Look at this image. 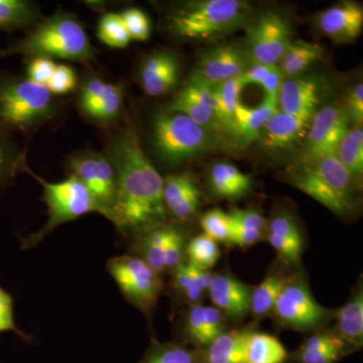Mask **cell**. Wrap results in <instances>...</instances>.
<instances>
[{
  "mask_svg": "<svg viewBox=\"0 0 363 363\" xmlns=\"http://www.w3.org/2000/svg\"><path fill=\"white\" fill-rule=\"evenodd\" d=\"M97 35L105 45L118 49L128 47L131 40L119 13L104 14L98 23Z\"/></svg>",
  "mask_w": 363,
  "mask_h": 363,
  "instance_id": "b9f144b4",
  "label": "cell"
},
{
  "mask_svg": "<svg viewBox=\"0 0 363 363\" xmlns=\"http://www.w3.org/2000/svg\"><path fill=\"white\" fill-rule=\"evenodd\" d=\"M152 143L157 156L169 167L204 154L214 145L213 136L179 112H159L152 121Z\"/></svg>",
  "mask_w": 363,
  "mask_h": 363,
  "instance_id": "5b68a950",
  "label": "cell"
},
{
  "mask_svg": "<svg viewBox=\"0 0 363 363\" xmlns=\"http://www.w3.org/2000/svg\"><path fill=\"white\" fill-rule=\"evenodd\" d=\"M6 331H13L26 338V334L18 328L14 322L13 298L0 288V332Z\"/></svg>",
  "mask_w": 363,
  "mask_h": 363,
  "instance_id": "7dc6e473",
  "label": "cell"
},
{
  "mask_svg": "<svg viewBox=\"0 0 363 363\" xmlns=\"http://www.w3.org/2000/svg\"><path fill=\"white\" fill-rule=\"evenodd\" d=\"M278 111V98L266 96L264 102L255 108L240 104L235 113L236 138L245 145L259 140L262 128Z\"/></svg>",
  "mask_w": 363,
  "mask_h": 363,
  "instance_id": "f546056e",
  "label": "cell"
},
{
  "mask_svg": "<svg viewBox=\"0 0 363 363\" xmlns=\"http://www.w3.org/2000/svg\"><path fill=\"white\" fill-rule=\"evenodd\" d=\"M336 333L350 344L354 350L363 344V288L362 281H358L357 289L343 307L335 310Z\"/></svg>",
  "mask_w": 363,
  "mask_h": 363,
  "instance_id": "83f0119b",
  "label": "cell"
},
{
  "mask_svg": "<svg viewBox=\"0 0 363 363\" xmlns=\"http://www.w3.org/2000/svg\"><path fill=\"white\" fill-rule=\"evenodd\" d=\"M353 350L333 329L322 328L312 332L298 350L289 355L288 360L296 363H336Z\"/></svg>",
  "mask_w": 363,
  "mask_h": 363,
  "instance_id": "cb8c5ba5",
  "label": "cell"
},
{
  "mask_svg": "<svg viewBox=\"0 0 363 363\" xmlns=\"http://www.w3.org/2000/svg\"><path fill=\"white\" fill-rule=\"evenodd\" d=\"M318 28L336 43L357 40L363 28V9L353 1H342L325 9L317 18Z\"/></svg>",
  "mask_w": 363,
  "mask_h": 363,
  "instance_id": "7402d4cb",
  "label": "cell"
},
{
  "mask_svg": "<svg viewBox=\"0 0 363 363\" xmlns=\"http://www.w3.org/2000/svg\"><path fill=\"white\" fill-rule=\"evenodd\" d=\"M245 87L241 78L231 79L213 86V104L218 131L236 138L235 113Z\"/></svg>",
  "mask_w": 363,
  "mask_h": 363,
  "instance_id": "4dcf8cb0",
  "label": "cell"
},
{
  "mask_svg": "<svg viewBox=\"0 0 363 363\" xmlns=\"http://www.w3.org/2000/svg\"><path fill=\"white\" fill-rule=\"evenodd\" d=\"M25 172L30 173L44 189V201L49 211V219L40 230L21 240V247L23 250L38 247L57 227L66 222L75 220L78 217L90 212L100 214L99 208L89 191L75 176L71 175L66 180L58 183H49L35 175L28 166L26 167Z\"/></svg>",
  "mask_w": 363,
  "mask_h": 363,
  "instance_id": "8992f818",
  "label": "cell"
},
{
  "mask_svg": "<svg viewBox=\"0 0 363 363\" xmlns=\"http://www.w3.org/2000/svg\"><path fill=\"white\" fill-rule=\"evenodd\" d=\"M292 42V26L274 11L259 14L247 25V52L250 63L278 65Z\"/></svg>",
  "mask_w": 363,
  "mask_h": 363,
  "instance_id": "30bf717a",
  "label": "cell"
},
{
  "mask_svg": "<svg viewBox=\"0 0 363 363\" xmlns=\"http://www.w3.org/2000/svg\"><path fill=\"white\" fill-rule=\"evenodd\" d=\"M253 286L228 272L213 274L207 296L227 321L241 323L250 314Z\"/></svg>",
  "mask_w": 363,
  "mask_h": 363,
  "instance_id": "2e32d148",
  "label": "cell"
},
{
  "mask_svg": "<svg viewBox=\"0 0 363 363\" xmlns=\"http://www.w3.org/2000/svg\"><path fill=\"white\" fill-rule=\"evenodd\" d=\"M227 324L226 318L214 306H191L182 320V336L196 350H205L228 329Z\"/></svg>",
  "mask_w": 363,
  "mask_h": 363,
  "instance_id": "d6986e66",
  "label": "cell"
},
{
  "mask_svg": "<svg viewBox=\"0 0 363 363\" xmlns=\"http://www.w3.org/2000/svg\"><path fill=\"white\" fill-rule=\"evenodd\" d=\"M21 55L25 58L63 59L89 62L97 50L91 44L82 23L75 16L57 11L33 26L25 37L0 49V58Z\"/></svg>",
  "mask_w": 363,
  "mask_h": 363,
  "instance_id": "7a4b0ae2",
  "label": "cell"
},
{
  "mask_svg": "<svg viewBox=\"0 0 363 363\" xmlns=\"http://www.w3.org/2000/svg\"><path fill=\"white\" fill-rule=\"evenodd\" d=\"M250 62L245 50L234 45H222L203 52L193 75L215 86L240 78Z\"/></svg>",
  "mask_w": 363,
  "mask_h": 363,
  "instance_id": "9a60e30c",
  "label": "cell"
},
{
  "mask_svg": "<svg viewBox=\"0 0 363 363\" xmlns=\"http://www.w3.org/2000/svg\"><path fill=\"white\" fill-rule=\"evenodd\" d=\"M285 175L289 184L321 203L339 217L350 216L357 208V203L350 201L336 192L304 160H296L286 169Z\"/></svg>",
  "mask_w": 363,
  "mask_h": 363,
  "instance_id": "4fadbf2b",
  "label": "cell"
},
{
  "mask_svg": "<svg viewBox=\"0 0 363 363\" xmlns=\"http://www.w3.org/2000/svg\"><path fill=\"white\" fill-rule=\"evenodd\" d=\"M252 177L243 173L230 162H218L212 164L208 175L210 192L220 199L235 201L252 190Z\"/></svg>",
  "mask_w": 363,
  "mask_h": 363,
  "instance_id": "4316f807",
  "label": "cell"
},
{
  "mask_svg": "<svg viewBox=\"0 0 363 363\" xmlns=\"http://www.w3.org/2000/svg\"><path fill=\"white\" fill-rule=\"evenodd\" d=\"M322 83L311 76L285 78L278 95L279 111L292 116L312 119L318 111Z\"/></svg>",
  "mask_w": 363,
  "mask_h": 363,
  "instance_id": "ffe728a7",
  "label": "cell"
},
{
  "mask_svg": "<svg viewBox=\"0 0 363 363\" xmlns=\"http://www.w3.org/2000/svg\"><path fill=\"white\" fill-rule=\"evenodd\" d=\"M138 363H200V352L183 344L160 342L154 338Z\"/></svg>",
  "mask_w": 363,
  "mask_h": 363,
  "instance_id": "74e56055",
  "label": "cell"
},
{
  "mask_svg": "<svg viewBox=\"0 0 363 363\" xmlns=\"http://www.w3.org/2000/svg\"><path fill=\"white\" fill-rule=\"evenodd\" d=\"M266 240L278 253L281 264L293 269L301 267L303 236L292 215L286 212L274 214L267 222Z\"/></svg>",
  "mask_w": 363,
  "mask_h": 363,
  "instance_id": "603a6c76",
  "label": "cell"
},
{
  "mask_svg": "<svg viewBox=\"0 0 363 363\" xmlns=\"http://www.w3.org/2000/svg\"><path fill=\"white\" fill-rule=\"evenodd\" d=\"M44 20L37 4L28 0H0V32L30 30Z\"/></svg>",
  "mask_w": 363,
  "mask_h": 363,
  "instance_id": "e575fe53",
  "label": "cell"
},
{
  "mask_svg": "<svg viewBox=\"0 0 363 363\" xmlns=\"http://www.w3.org/2000/svg\"><path fill=\"white\" fill-rule=\"evenodd\" d=\"M288 358V351L276 336L248 329L245 363H286Z\"/></svg>",
  "mask_w": 363,
  "mask_h": 363,
  "instance_id": "836d02e7",
  "label": "cell"
},
{
  "mask_svg": "<svg viewBox=\"0 0 363 363\" xmlns=\"http://www.w3.org/2000/svg\"><path fill=\"white\" fill-rule=\"evenodd\" d=\"M311 119L279 111L272 114L264 128L259 140L272 150L293 147L306 138Z\"/></svg>",
  "mask_w": 363,
  "mask_h": 363,
  "instance_id": "484cf974",
  "label": "cell"
},
{
  "mask_svg": "<svg viewBox=\"0 0 363 363\" xmlns=\"http://www.w3.org/2000/svg\"><path fill=\"white\" fill-rule=\"evenodd\" d=\"M289 274L279 267L272 269L267 272L264 281L252 289L250 314L255 321H262L272 316L274 305Z\"/></svg>",
  "mask_w": 363,
  "mask_h": 363,
  "instance_id": "d6a6232c",
  "label": "cell"
},
{
  "mask_svg": "<svg viewBox=\"0 0 363 363\" xmlns=\"http://www.w3.org/2000/svg\"><path fill=\"white\" fill-rule=\"evenodd\" d=\"M164 109L188 116L211 135L218 131L214 111L213 86L193 74Z\"/></svg>",
  "mask_w": 363,
  "mask_h": 363,
  "instance_id": "5bb4252c",
  "label": "cell"
},
{
  "mask_svg": "<svg viewBox=\"0 0 363 363\" xmlns=\"http://www.w3.org/2000/svg\"><path fill=\"white\" fill-rule=\"evenodd\" d=\"M350 121L362 125L363 121V85L362 83L353 86L347 93L346 105L344 106Z\"/></svg>",
  "mask_w": 363,
  "mask_h": 363,
  "instance_id": "c3c4849f",
  "label": "cell"
},
{
  "mask_svg": "<svg viewBox=\"0 0 363 363\" xmlns=\"http://www.w3.org/2000/svg\"><path fill=\"white\" fill-rule=\"evenodd\" d=\"M243 85L259 84L264 88L267 97L278 98L284 77L279 65L250 63L241 76Z\"/></svg>",
  "mask_w": 363,
  "mask_h": 363,
  "instance_id": "ab89813d",
  "label": "cell"
},
{
  "mask_svg": "<svg viewBox=\"0 0 363 363\" xmlns=\"http://www.w3.org/2000/svg\"><path fill=\"white\" fill-rule=\"evenodd\" d=\"M228 215L231 225L230 247L247 248L266 240L267 221L259 210L233 208Z\"/></svg>",
  "mask_w": 363,
  "mask_h": 363,
  "instance_id": "f1b7e54d",
  "label": "cell"
},
{
  "mask_svg": "<svg viewBox=\"0 0 363 363\" xmlns=\"http://www.w3.org/2000/svg\"><path fill=\"white\" fill-rule=\"evenodd\" d=\"M56 67V64L52 59H30L26 67V78L38 84L45 85L51 78Z\"/></svg>",
  "mask_w": 363,
  "mask_h": 363,
  "instance_id": "bcb514c9",
  "label": "cell"
},
{
  "mask_svg": "<svg viewBox=\"0 0 363 363\" xmlns=\"http://www.w3.org/2000/svg\"><path fill=\"white\" fill-rule=\"evenodd\" d=\"M69 168L99 208L100 214L111 220L116 198V172L109 157L102 152H79L69 160Z\"/></svg>",
  "mask_w": 363,
  "mask_h": 363,
  "instance_id": "8fae6325",
  "label": "cell"
},
{
  "mask_svg": "<svg viewBox=\"0 0 363 363\" xmlns=\"http://www.w3.org/2000/svg\"><path fill=\"white\" fill-rule=\"evenodd\" d=\"M180 69V59L173 52H152L140 67V86L150 96H162L178 84Z\"/></svg>",
  "mask_w": 363,
  "mask_h": 363,
  "instance_id": "44dd1931",
  "label": "cell"
},
{
  "mask_svg": "<svg viewBox=\"0 0 363 363\" xmlns=\"http://www.w3.org/2000/svg\"><path fill=\"white\" fill-rule=\"evenodd\" d=\"M200 224L208 238L230 247L231 225L228 213L214 208L202 215Z\"/></svg>",
  "mask_w": 363,
  "mask_h": 363,
  "instance_id": "7bdbcfd3",
  "label": "cell"
},
{
  "mask_svg": "<svg viewBox=\"0 0 363 363\" xmlns=\"http://www.w3.org/2000/svg\"><path fill=\"white\" fill-rule=\"evenodd\" d=\"M26 167L23 152L7 133H0V191L6 188Z\"/></svg>",
  "mask_w": 363,
  "mask_h": 363,
  "instance_id": "f35d334b",
  "label": "cell"
},
{
  "mask_svg": "<svg viewBox=\"0 0 363 363\" xmlns=\"http://www.w3.org/2000/svg\"><path fill=\"white\" fill-rule=\"evenodd\" d=\"M162 200L167 215L177 221L194 218L202 204V194L190 172L174 174L164 178Z\"/></svg>",
  "mask_w": 363,
  "mask_h": 363,
  "instance_id": "ac0fdd59",
  "label": "cell"
},
{
  "mask_svg": "<svg viewBox=\"0 0 363 363\" xmlns=\"http://www.w3.org/2000/svg\"><path fill=\"white\" fill-rule=\"evenodd\" d=\"M341 164L360 181L363 174V130L362 125L355 126L341 138L335 152Z\"/></svg>",
  "mask_w": 363,
  "mask_h": 363,
  "instance_id": "8d00e7d4",
  "label": "cell"
},
{
  "mask_svg": "<svg viewBox=\"0 0 363 363\" xmlns=\"http://www.w3.org/2000/svg\"><path fill=\"white\" fill-rule=\"evenodd\" d=\"M187 245V236L181 227L164 223L135 236L131 250L164 277L186 259Z\"/></svg>",
  "mask_w": 363,
  "mask_h": 363,
  "instance_id": "9c48e42d",
  "label": "cell"
},
{
  "mask_svg": "<svg viewBox=\"0 0 363 363\" xmlns=\"http://www.w3.org/2000/svg\"><path fill=\"white\" fill-rule=\"evenodd\" d=\"M105 155L116 172V198L111 221L117 230L135 238L167 223L164 178L143 152L133 124L117 131Z\"/></svg>",
  "mask_w": 363,
  "mask_h": 363,
  "instance_id": "6da1fadb",
  "label": "cell"
},
{
  "mask_svg": "<svg viewBox=\"0 0 363 363\" xmlns=\"http://www.w3.org/2000/svg\"><path fill=\"white\" fill-rule=\"evenodd\" d=\"M250 18L247 2L202 0L179 6L169 18V28L181 39L207 40L247 26Z\"/></svg>",
  "mask_w": 363,
  "mask_h": 363,
  "instance_id": "277c9868",
  "label": "cell"
},
{
  "mask_svg": "<svg viewBox=\"0 0 363 363\" xmlns=\"http://www.w3.org/2000/svg\"><path fill=\"white\" fill-rule=\"evenodd\" d=\"M169 274V292L178 304L187 308L202 304L213 272L200 269L185 259Z\"/></svg>",
  "mask_w": 363,
  "mask_h": 363,
  "instance_id": "d4e9b609",
  "label": "cell"
},
{
  "mask_svg": "<svg viewBox=\"0 0 363 363\" xmlns=\"http://www.w3.org/2000/svg\"><path fill=\"white\" fill-rule=\"evenodd\" d=\"M81 111L102 124L116 121L123 107V86L104 82L100 78L86 79L79 95Z\"/></svg>",
  "mask_w": 363,
  "mask_h": 363,
  "instance_id": "e0dca14e",
  "label": "cell"
},
{
  "mask_svg": "<svg viewBox=\"0 0 363 363\" xmlns=\"http://www.w3.org/2000/svg\"><path fill=\"white\" fill-rule=\"evenodd\" d=\"M324 54L323 48L316 43L306 40L291 42L279 60V69L285 78L297 77L323 58Z\"/></svg>",
  "mask_w": 363,
  "mask_h": 363,
  "instance_id": "d590c367",
  "label": "cell"
},
{
  "mask_svg": "<svg viewBox=\"0 0 363 363\" xmlns=\"http://www.w3.org/2000/svg\"><path fill=\"white\" fill-rule=\"evenodd\" d=\"M107 271L126 301L152 321L164 291L162 277L133 255L112 257L107 262Z\"/></svg>",
  "mask_w": 363,
  "mask_h": 363,
  "instance_id": "ba28073f",
  "label": "cell"
},
{
  "mask_svg": "<svg viewBox=\"0 0 363 363\" xmlns=\"http://www.w3.org/2000/svg\"><path fill=\"white\" fill-rule=\"evenodd\" d=\"M220 257L218 243L208 238L204 233L195 236L188 241L186 259L194 266L210 271Z\"/></svg>",
  "mask_w": 363,
  "mask_h": 363,
  "instance_id": "60d3db41",
  "label": "cell"
},
{
  "mask_svg": "<svg viewBox=\"0 0 363 363\" xmlns=\"http://www.w3.org/2000/svg\"><path fill=\"white\" fill-rule=\"evenodd\" d=\"M350 119L341 104L325 105L315 112L300 157L312 159L335 154L341 138L350 130Z\"/></svg>",
  "mask_w": 363,
  "mask_h": 363,
  "instance_id": "7c38bea8",
  "label": "cell"
},
{
  "mask_svg": "<svg viewBox=\"0 0 363 363\" xmlns=\"http://www.w3.org/2000/svg\"><path fill=\"white\" fill-rule=\"evenodd\" d=\"M248 329H227L205 350H199L200 363H245V342Z\"/></svg>",
  "mask_w": 363,
  "mask_h": 363,
  "instance_id": "1f68e13d",
  "label": "cell"
},
{
  "mask_svg": "<svg viewBox=\"0 0 363 363\" xmlns=\"http://www.w3.org/2000/svg\"><path fill=\"white\" fill-rule=\"evenodd\" d=\"M77 85V76L70 66L58 65L48 81V89L52 94H68Z\"/></svg>",
  "mask_w": 363,
  "mask_h": 363,
  "instance_id": "f6af8a7d",
  "label": "cell"
},
{
  "mask_svg": "<svg viewBox=\"0 0 363 363\" xmlns=\"http://www.w3.org/2000/svg\"><path fill=\"white\" fill-rule=\"evenodd\" d=\"M335 310L327 309L315 300L302 269L289 274L279 293L272 317L281 328L314 332L326 328Z\"/></svg>",
  "mask_w": 363,
  "mask_h": 363,
  "instance_id": "52a82bcc",
  "label": "cell"
},
{
  "mask_svg": "<svg viewBox=\"0 0 363 363\" xmlns=\"http://www.w3.org/2000/svg\"><path fill=\"white\" fill-rule=\"evenodd\" d=\"M130 40H147L150 35V23L147 14L138 9H128L119 13Z\"/></svg>",
  "mask_w": 363,
  "mask_h": 363,
  "instance_id": "ee69618b",
  "label": "cell"
},
{
  "mask_svg": "<svg viewBox=\"0 0 363 363\" xmlns=\"http://www.w3.org/2000/svg\"><path fill=\"white\" fill-rule=\"evenodd\" d=\"M55 111L47 86L0 72V133H28L50 121Z\"/></svg>",
  "mask_w": 363,
  "mask_h": 363,
  "instance_id": "3957f363",
  "label": "cell"
}]
</instances>
